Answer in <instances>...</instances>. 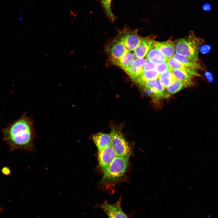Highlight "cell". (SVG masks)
Wrapping results in <instances>:
<instances>
[{
  "label": "cell",
  "instance_id": "6da1fadb",
  "mask_svg": "<svg viewBox=\"0 0 218 218\" xmlns=\"http://www.w3.org/2000/svg\"><path fill=\"white\" fill-rule=\"evenodd\" d=\"M5 138L12 146L31 149L35 136L32 121L24 115L3 130Z\"/></svg>",
  "mask_w": 218,
  "mask_h": 218
},
{
  "label": "cell",
  "instance_id": "7a4b0ae2",
  "mask_svg": "<svg viewBox=\"0 0 218 218\" xmlns=\"http://www.w3.org/2000/svg\"><path fill=\"white\" fill-rule=\"evenodd\" d=\"M202 41L191 32L188 36L174 42L176 53L198 62L199 47Z\"/></svg>",
  "mask_w": 218,
  "mask_h": 218
},
{
  "label": "cell",
  "instance_id": "3957f363",
  "mask_svg": "<svg viewBox=\"0 0 218 218\" xmlns=\"http://www.w3.org/2000/svg\"><path fill=\"white\" fill-rule=\"evenodd\" d=\"M129 157L117 156L104 172L100 183L113 182L122 177L128 167Z\"/></svg>",
  "mask_w": 218,
  "mask_h": 218
},
{
  "label": "cell",
  "instance_id": "277c9868",
  "mask_svg": "<svg viewBox=\"0 0 218 218\" xmlns=\"http://www.w3.org/2000/svg\"><path fill=\"white\" fill-rule=\"evenodd\" d=\"M111 146L117 156L130 157L131 149L122 132L121 128L114 127L111 131Z\"/></svg>",
  "mask_w": 218,
  "mask_h": 218
},
{
  "label": "cell",
  "instance_id": "5b68a950",
  "mask_svg": "<svg viewBox=\"0 0 218 218\" xmlns=\"http://www.w3.org/2000/svg\"><path fill=\"white\" fill-rule=\"evenodd\" d=\"M142 37L139 36L137 30L134 31L124 29L116 38L119 40L129 51H134L139 44Z\"/></svg>",
  "mask_w": 218,
  "mask_h": 218
},
{
  "label": "cell",
  "instance_id": "8992f818",
  "mask_svg": "<svg viewBox=\"0 0 218 218\" xmlns=\"http://www.w3.org/2000/svg\"><path fill=\"white\" fill-rule=\"evenodd\" d=\"M139 86L155 101L164 98L165 88L160 82L159 78L145 82Z\"/></svg>",
  "mask_w": 218,
  "mask_h": 218
},
{
  "label": "cell",
  "instance_id": "52a82bcc",
  "mask_svg": "<svg viewBox=\"0 0 218 218\" xmlns=\"http://www.w3.org/2000/svg\"><path fill=\"white\" fill-rule=\"evenodd\" d=\"M105 50L111 61L121 58L128 51L124 45L116 38L106 46Z\"/></svg>",
  "mask_w": 218,
  "mask_h": 218
},
{
  "label": "cell",
  "instance_id": "ba28073f",
  "mask_svg": "<svg viewBox=\"0 0 218 218\" xmlns=\"http://www.w3.org/2000/svg\"><path fill=\"white\" fill-rule=\"evenodd\" d=\"M117 156L111 146L98 150V160L101 170L104 172Z\"/></svg>",
  "mask_w": 218,
  "mask_h": 218
},
{
  "label": "cell",
  "instance_id": "9c48e42d",
  "mask_svg": "<svg viewBox=\"0 0 218 218\" xmlns=\"http://www.w3.org/2000/svg\"><path fill=\"white\" fill-rule=\"evenodd\" d=\"M121 202L120 197L114 203L109 204L105 202L101 204L99 207L103 210L109 218H128L122 209Z\"/></svg>",
  "mask_w": 218,
  "mask_h": 218
},
{
  "label": "cell",
  "instance_id": "30bf717a",
  "mask_svg": "<svg viewBox=\"0 0 218 218\" xmlns=\"http://www.w3.org/2000/svg\"><path fill=\"white\" fill-rule=\"evenodd\" d=\"M154 37H142L139 44L134 51V54L136 58L145 57L149 51L154 47L156 42Z\"/></svg>",
  "mask_w": 218,
  "mask_h": 218
},
{
  "label": "cell",
  "instance_id": "8fae6325",
  "mask_svg": "<svg viewBox=\"0 0 218 218\" xmlns=\"http://www.w3.org/2000/svg\"><path fill=\"white\" fill-rule=\"evenodd\" d=\"M147 60L146 58H136L125 71L134 82L143 71V67Z\"/></svg>",
  "mask_w": 218,
  "mask_h": 218
},
{
  "label": "cell",
  "instance_id": "7c38bea8",
  "mask_svg": "<svg viewBox=\"0 0 218 218\" xmlns=\"http://www.w3.org/2000/svg\"><path fill=\"white\" fill-rule=\"evenodd\" d=\"M167 62L172 69H179L184 71L192 77L201 76L197 71V69L189 67L183 64L176 59L172 57L168 59Z\"/></svg>",
  "mask_w": 218,
  "mask_h": 218
},
{
  "label": "cell",
  "instance_id": "4fadbf2b",
  "mask_svg": "<svg viewBox=\"0 0 218 218\" xmlns=\"http://www.w3.org/2000/svg\"><path fill=\"white\" fill-rule=\"evenodd\" d=\"M154 47L168 59L172 57L175 51L174 43L170 39L162 42L156 41Z\"/></svg>",
  "mask_w": 218,
  "mask_h": 218
},
{
  "label": "cell",
  "instance_id": "5bb4252c",
  "mask_svg": "<svg viewBox=\"0 0 218 218\" xmlns=\"http://www.w3.org/2000/svg\"><path fill=\"white\" fill-rule=\"evenodd\" d=\"M92 139L98 150L111 146V138L110 134L97 133L93 136Z\"/></svg>",
  "mask_w": 218,
  "mask_h": 218
},
{
  "label": "cell",
  "instance_id": "9a60e30c",
  "mask_svg": "<svg viewBox=\"0 0 218 218\" xmlns=\"http://www.w3.org/2000/svg\"><path fill=\"white\" fill-rule=\"evenodd\" d=\"M136 58L133 53L128 51L120 59L111 62L125 71Z\"/></svg>",
  "mask_w": 218,
  "mask_h": 218
},
{
  "label": "cell",
  "instance_id": "2e32d148",
  "mask_svg": "<svg viewBox=\"0 0 218 218\" xmlns=\"http://www.w3.org/2000/svg\"><path fill=\"white\" fill-rule=\"evenodd\" d=\"M146 58L156 65L167 62L169 59L155 47L150 50L146 56Z\"/></svg>",
  "mask_w": 218,
  "mask_h": 218
},
{
  "label": "cell",
  "instance_id": "e0dca14e",
  "mask_svg": "<svg viewBox=\"0 0 218 218\" xmlns=\"http://www.w3.org/2000/svg\"><path fill=\"white\" fill-rule=\"evenodd\" d=\"M187 87H188L186 84L175 78L173 82L165 89L164 98L169 97L181 90Z\"/></svg>",
  "mask_w": 218,
  "mask_h": 218
},
{
  "label": "cell",
  "instance_id": "ac0fdd59",
  "mask_svg": "<svg viewBox=\"0 0 218 218\" xmlns=\"http://www.w3.org/2000/svg\"><path fill=\"white\" fill-rule=\"evenodd\" d=\"M170 70L176 79L186 84L188 87L194 85L192 77L186 72L177 69H171Z\"/></svg>",
  "mask_w": 218,
  "mask_h": 218
},
{
  "label": "cell",
  "instance_id": "d6986e66",
  "mask_svg": "<svg viewBox=\"0 0 218 218\" xmlns=\"http://www.w3.org/2000/svg\"><path fill=\"white\" fill-rule=\"evenodd\" d=\"M159 74L156 70L144 71L134 82L139 85L145 82L158 78Z\"/></svg>",
  "mask_w": 218,
  "mask_h": 218
},
{
  "label": "cell",
  "instance_id": "ffe728a7",
  "mask_svg": "<svg viewBox=\"0 0 218 218\" xmlns=\"http://www.w3.org/2000/svg\"><path fill=\"white\" fill-rule=\"evenodd\" d=\"M158 78L160 82L165 89L169 86L175 79L170 70L166 71L160 74Z\"/></svg>",
  "mask_w": 218,
  "mask_h": 218
},
{
  "label": "cell",
  "instance_id": "44dd1931",
  "mask_svg": "<svg viewBox=\"0 0 218 218\" xmlns=\"http://www.w3.org/2000/svg\"><path fill=\"white\" fill-rule=\"evenodd\" d=\"M173 58L178 60L185 65L196 69H201L202 68L198 62L195 61L190 59L174 53Z\"/></svg>",
  "mask_w": 218,
  "mask_h": 218
},
{
  "label": "cell",
  "instance_id": "7402d4cb",
  "mask_svg": "<svg viewBox=\"0 0 218 218\" xmlns=\"http://www.w3.org/2000/svg\"><path fill=\"white\" fill-rule=\"evenodd\" d=\"M102 8L108 19L112 22L114 21L116 16L113 13L111 8L112 0H100Z\"/></svg>",
  "mask_w": 218,
  "mask_h": 218
},
{
  "label": "cell",
  "instance_id": "603a6c76",
  "mask_svg": "<svg viewBox=\"0 0 218 218\" xmlns=\"http://www.w3.org/2000/svg\"><path fill=\"white\" fill-rule=\"evenodd\" d=\"M171 68L168 64L167 62L157 65L155 70L159 74L168 70H171Z\"/></svg>",
  "mask_w": 218,
  "mask_h": 218
},
{
  "label": "cell",
  "instance_id": "cb8c5ba5",
  "mask_svg": "<svg viewBox=\"0 0 218 218\" xmlns=\"http://www.w3.org/2000/svg\"><path fill=\"white\" fill-rule=\"evenodd\" d=\"M157 65L147 60L143 67V71L155 70Z\"/></svg>",
  "mask_w": 218,
  "mask_h": 218
},
{
  "label": "cell",
  "instance_id": "d4e9b609",
  "mask_svg": "<svg viewBox=\"0 0 218 218\" xmlns=\"http://www.w3.org/2000/svg\"><path fill=\"white\" fill-rule=\"evenodd\" d=\"M211 49V47L210 45H204L200 46L199 51L202 54H206L210 52Z\"/></svg>",
  "mask_w": 218,
  "mask_h": 218
},
{
  "label": "cell",
  "instance_id": "484cf974",
  "mask_svg": "<svg viewBox=\"0 0 218 218\" xmlns=\"http://www.w3.org/2000/svg\"><path fill=\"white\" fill-rule=\"evenodd\" d=\"M204 75L206 80L209 82L214 83L213 75L211 72L209 71H206L204 72Z\"/></svg>",
  "mask_w": 218,
  "mask_h": 218
},
{
  "label": "cell",
  "instance_id": "4316f807",
  "mask_svg": "<svg viewBox=\"0 0 218 218\" xmlns=\"http://www.w3.org/2000/svg\"><path fill=\"white\" fill-rule=\"evenodd\" d=\"M202 8L204 11L209 12L211 10L212 7L210 4L208 3H206L202 5Z\"/></svg>",
  "mask_w": 218,
  "mask_h": 218
},
{
  "label": "cell",
  "instance_id": "83f0119b",
  "mask_svg": "<svg viewBox=\"0 0 218 218\" xmlns=\"http://www.w3.org/2000/svg\"><path fill=\"white\" fill-rule=\"evenodd\" d=\"M2 173L5 175H8L10 173V171L9 168L7 167H3L2 170Z\"/></svg>",
  "mask_w": 218,
  "mask_h": 218
}]
</instances>
